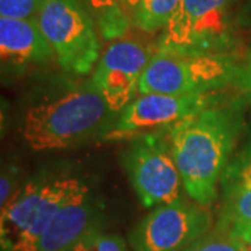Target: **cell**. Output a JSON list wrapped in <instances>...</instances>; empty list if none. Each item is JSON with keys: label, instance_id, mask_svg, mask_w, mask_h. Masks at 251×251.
<instances>
[{"label": "cell", "instance_id": "4fadbf2b", "mask_svg": "<svg viewBox=\"0 0 251 251\" xmlns=\"http://www.w3.org/2000/svg\"><path fill=\"white\" fill-rule=\"evenodd\" d=\"M1 63L9 66L41 64L54 57L38 20L0 18Z\"/></svg>", "mask_w": 251, "mask_h": 251}, {"label": "cell", "instance_id": "8992f818", "mask_svg": "<svg viewBox=\"0 0 251 251\" xmlns=\"http://www.w3.org/2000/svg\"><path fill=\"white\" fill-rule=\"evenodd\" d=\"M38 23L63 70L80 75L92 72L102 45L81 0H44Z\"/></svg>", "mask_w": 251, "mask_h": 251}, {"label": "cell", "instance_id": "2e32d148", "mask_svg": "<svg viewBox=\"0 0 251 251\" xmlns=\"http://www.w3.org/2000/svg\"><path fill=\"white\" fill-rule=\"evenodd\" d=\"M72 251H128L126 242L117 234L92 230L74 246Z\"/></svg>", "mask_w": 251, "mask_h": 251}, {"label": "cell", "instance_id": "ffe728a7", "mask_svg": "<svg viewBox=\"0 0 251 251\" xmlns=\"http://www.w3.org/2000/svg\"><path fill=\"white\" fill-rule=\"evenodd\" d=\"M236 28L249 34V36L251 38V0H244L240 9L237 10Z\"/></svg>", "mask_w": 251, "mask_h": 251}, {"label": "cell", "instance_id": "3957f363", "mask_svg": "<svg viewBox=\"0 0 251 251\" xmlns=\"http://www.w3.org/2000/svg\"><path fill=\"white\" fill-rule=\"evenodd\" d=\"M85 186L77 177L28 181L0 214V242L4 251H35L54 215Z\"/></svg>", "mask_w": 251, "mask_h": 251}, {"label": "cell", "instance_id": "5bb4252c", "mask_svg": "<svg viewBox=\"0 0 251 251\" xmlns=\"http://www.w3.org/2000/svg\"><path fill=\"white\" fill-rule=\"evenodd\" d=\"M180 0H137L133 7L134 24L144 32L165 31Z\"/></svg>", "mask_w": 251, "mask_h": 251}, {"label": "cell", "instance_id": "44dd1931", "mask_svg": "<svg viewBox=\"0 0 251 251\" xmlns=\"http://www.w3.org/2000/svg\"><path fill=\"white\" fill-rule=\"evenodd\" d=\"M123 1H125V3H127V4H128V6H130L131 9H133V7H134V4H135V1H137V0H123Z\"/></svg>", "mask_w": 251, "mask_h": 251}, {"label": "cell", "instance_id": "5b68a950", "mask_svg": "<svg viewBox=\"0 0 251 251\" xmlns=\"http://www.w3.org/2000/svg\"><path fill=\"white\" fill-rule=\"evenodd\" d=\"M237 0H180L162 32L158 49L190 53H226L236 29Z\"/></svg>", "mask_w": 251, "mask_h": 251}, {"label": "cell", "instance_id": "7402d4cb", "mask_svg": "<svg viewBox=\"0 0 251 251\" xmlns=\"http://www.w3.org/2000/svg\"><path fill=\"white\" fill-rule=\"evenodd\" d=\"M250 251H251V246H250Z\"/></svg>", "mask_w": 251, "mask_h": 251}, {"label": "cell", "instance_id": "7c38bea8", "mask_svg": "<svg viewBox=\"0 0 251 251\" xmlns=\"http://www.w3.org/2000/svg\"><path fill=\"white\" fill-rule=\"evenodd\" d=\"M97 229V208L85 184L57 211L36 244L35 251H72L82 237Z\"/></svg>", "mask_w": 251, "mask_h": 251}, {"label": "cell", "instance_id": "30bf717a", "mask_svg": "<svg viewBox=\"0 0 251 251\" xmlns=\"http://www.w3.org/2000/svg\"><path fill=\"white\" fill-rule=\"evenodd\" d=\"M152 54L143 42L125 38L100 54L92 82L113 113H120L140 94V82Z\"/></svg>", "mask_w": 251, "mask_h": 251}, {"label": "cell", "instance_id": "e0dca14e", "mask_svg": "<svg viewBox=\"0 0 251 251\" xmlns=\"http://www.w3.org/2000/svg\"><path fill=\"white\" fill-rule=\"evenodd\" d=\"M44 0H0V18L38 20Z\"/></svg>", "mask_w": 251, "mask_h": 251}, {"label": "cell", "instance_id": "6da1fadb", "mask_svg": "<svg viewBox=\"0 0 251 251\" xmlns=\"http://www.w3.org/2000/svg\"><path fill=\"white\" fill-rule=\"evenodd\" d=\"M242 127V100L216 99L166 133L184 191L200 205L209 206L218 197Z\"/></svg>", "mask_w": 251, "mask_h": 251}, {"label": "cell", "instance_id": "52a82bcc", "mask_svg": "<svg viewBox=\"0 0 251 251\" xmlns=\"http://www.w3.org/2000/svg\"><path fill=\"white\" fill-rule=\"evenodd\" d=\"M128 143L123 161L141 204L152 208L181 198L184 186L166 133L144 135Z\"/></svg>", "mask_w": 251, "mask_h": 251}, {"label": "cell", "instance_id": "277c9868", "mask_svg": "<svg viewBox=\"0 0 251 251\" xmlns=\"http://www.w3.org/2000/svg\"><path fill=\"white\" fill-rule=\"evenodd\" d=\"M239 66L227 53L153 52L140 82V94L193 95L216 92L233 82Z\"/></svg>", "mask_w": 251, "mask_h": 251}, {"label": "cell", "instance_id": "8fae6325", "mask_svg": "<svg viewBox=\"0 0 251 251\" xmlns=\"http://www.w3.org/2000/svg\"><path fill=\"white\" fill-rule=\"evenodd\" d=\"M221 190L222 205L215 227L251 246V140L227 163Z\"/></svg>", "mask_w": 251, "mask_h": 251}, {"label": "cell", "instance_id": "d6986e66", "mask_svg": "<svg viewBox=\"0 0 251 251\" xmlns=\"http://www.w3.org/2000/svg\"><path fill=\"white\" fill-rule=\"evenodd\" d=\"M233 84L242 91L243 95L251 102V53L244 66H239Z\"/></svg>", "mask_w": 251, "mask_h": 251}, {"label": "cell", "instance_id": "ba28073f", "mask_svg": "<svg viewBox=\"0 0 251 251\" xmlns=\"http://www.w3.org/2000/svg\"><path fill=\"white\" fill-rule=\"evenodd\" d=\"M219 99L218 92L193 95L138 94L100 137L103 141H133L144 135L168 133L181 120Z\"/></svg>", "mask_w": 251, "mask_h": 251}, {"label": "cell", "instance_id": "9a60e30c", "mask_svg": "<svg viewBox=\"0 0 251 251\" xmlns=\"http://www.w3.org/2000/svg\"><path fill=\"white\" fill-rule=\"evenodd\" d=\"M184 251H250V249L239 237L215 227Z\"/></svg>", "mask_w": 251, "mask_h": 251}, {"label": "cell", "instance_id": "ac0fdd59", "mask_svg": "<svg viewBox=\"0 0 251 251\" xmlns=\"http://www.w3.org/2000/svg\"><path fill=\"white\" fill-rule=\"evenodd\" d=\"M17 188V171L11 168H3L0 179V205L6 206L13 197L18 193Z\"/></svg>", "mask_w": 251, "mask_h": 251}, {"label": "cell", "instance_id": "7a4b0ae2", "mask_svg": "<svg viewBox=\"0 0 251 251\" xmlns=\"http://www.w3.org/2000/svg\"><path fill=\"white\" fill-rule=\"evenodd\" d=\"M92 80L27 109L21 134L35 151L70 150L103 135L115 120Z\"/></svg>", "mask_w": 251, "mask_h": 251}, {"label": "cell", "instance_id": "9c48e42d", "mask_svg": "<svg viewBox=\"0 0 251 251\" xmlns=\"http://www.w3.org/2000/svg\"><path fill=\"white\" fill-rule=\"evenodd\" d=\"M212 226L206 206L179 198L153 208L130 236L135 251H184Z\"/></svg>", "mask_w": 251, "mask_h": 251}]
</instances>
